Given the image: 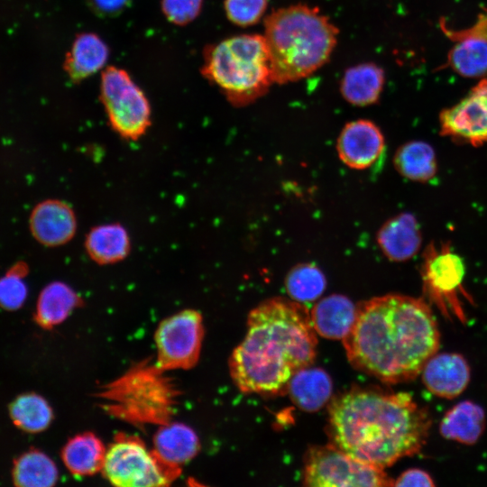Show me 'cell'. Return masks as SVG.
<instances>
[{
	"instance_id": "cell-26",
	"label": "cell",
	"mask_w": 487,
	"mask_h": 487,
	"mask_svg": "<svg viewBox=\"0 0 487 487\" xmlns=\"http://www.w3.org/2000/svg\"><path fill=\"white\" fill-rule=\"evenodd\" d=\"M393 162L401 176L413 181H429L437 171L435 151L422 141H411L401 145L394 155Z\"/></svg>"
},
{
	"instance_id": "cell-9",
	"label": "cell",
	"mask_w": 487,
	"mask_h": 487,
	"mask_svg": "<svg viewBox=\"0 0 487 487\" xmlns=\"http://www.w3.org/2000/svg\"><path fill=\"white\" fill-rule=\"evenodd\" d=\"M423 291L443 315L465 321L461 296L465 295L463 281L465 265L449 244L431 243L423 254L421 265Z\"/></svg>"
},
{
	"instance_id": "cell-32",
	"label": "cell",
	"mask_w": 487,
	"mask_h": 487,
	"mask_svg": "<svg viewBox=\"0 0 487 487\" xmlns=\"http://www.w3.org/2000/svg\"><path fill=\"white\" fill-rule=\"evenodd\" d=\"M203 0H161V11L167 20L175 25H186L201 12Z\"/></svg>"
},
{
	"instance_id": "cell-21",
	"label": "cell",
	"mask_w": 487,
	"mask_h": 487,
	"mask_svg": "<svg viewBox=\"0 0 487 487\" xmlns=\"http://www.w3.org/2000/svg\"><path fill=\"white\" fill-rule=\"evenodd\" d=\"M384 82V71L380 66L372 62L360 63L345 71L340 92L351 105L366 106L378 102Z\"/></svg>"
},
{
	"instance_id": "cell-7",
	"label": "cell",
	"mask_w": 487,
	"mask_h": 487,
	"mask_svg": "<svg viewBox=\"0 0 487 487\" xmlns=\"http://www.w3.org/2000/svg\"><path fill=\"white\" fill-rule=\"evenodd\" d=\"M180 469L161 461L135 436H119L106 451L101 473L113 485L154 487L169 485Z\"/></svg>"
},
{
	"instance_id": "cell-20",
	"label": "cell",
	"mask_w": 487,
	"mask_h": 487,
	"mask_svg": "<svg viewBox=\"0 0 487 487\" xmlns=\"http://www.w3.org/2000/svg\"><path fill=\"white\" fill-rule=\"evenodd\" d=\"M153 446L152 451L161 461L178 468L194 458L200 449L196 432L182 423H170L159 428Z\"/></svg>"
},
{
	"instance_id": "cell-23",
	"label": "cell",
	"mask_w": 487,
	"mask_h": 487,
	"mask_svg": "<svg viewBox=\"0 0 487 487\" xmlns=\"http://www.w3.org/2000/svg\"><path fill=\"white\" fill-rule=\"evenodd\" d=\"M82 305V298L70 286L62 281H53L46 285L39 295L35 320L41 327L51 328Z\"/></svg>"
},
{
	"instance_id": "cell-22",
	"label": "cell",
	"mask_w": 487,
	"mask_h": 487,
	"mask_svg": "<svg viewBox=\"0 0 487 487\" xmlns=\"http://www.w3.org/2000/svg\"><path fill=\"white\" fill-rule=\"evenodd\" d=\"M485 427V413L478 404L464 400L450 409L441 420V435L464 445L475 444Z\"/></svg>"
},
{
	"instance_id": "cell-25",
	"label": "cell",
	"mask_w": 487,
	"mask_h": 487,
	"mask_svg": "<svg viewBox=\"0 0 487 487\" xmlns=\"http://www.w3.org/2000/svg\"><path fill=\"white\" fill-rule=\"evenodd\" d=\"M292 401L301 409L316 411L332 393V381L322 369L306 367L297 372L287 385Z\"/></svg>"
},
{
	"instance_id": "cell-1",
	"label": "cell",
	"mask_w": 487,
	"mask_h": 487,
	"mask_svg": "<svg viewBox=\"0 0 487 487\" xmlns=\"http://www.w3.org/2000/svg\"><path fill=\"white\" fill-rule=\"evenodd\" d=\"M439 342L438 326L428 304L400 294L362 301L343 339L352 366L386 383L417 378L436 353Z\"/></svg>"
},
{
	"instance_id": "cell-2",
	"label": "cell",
	"mask_w": 487,
	"mask_h": 487,
	"mask_svg": "<svg viewBox=\"0 0 487 487\" xmlns=\"http://www.w3.org/2000/svg\"><path fill=\"white\" fill-rule=\"evenodd\" d=\"M332 444L354 458L385 469L418 453L432 419L406 392L354 389L335 398L328 409Z\"/></svg>"
},
{
	"instance_id": "cell-11",
	"label": "cell",
	"mask_w": 487,
	"mask_h": 487,
	"mask_svg": "<svg viewBox=\"0 0 487 487\" xmlns=\"http://www.w3.org/2000/svg\"><path fill=\"white\" fill-rule=\"evenodd\" d=\"M440 131L457 142L479 146L487 142V77L439 115Z\"/></svg>"
},
{
	"instance_id": "cell-13",
	"label": "cell",
	"mask_w": 487,
	"mask_h": 487,
	"mask_svg": "<svg viewBox=\"0 0 487 487\" xmlns=\"http://www.w3.org/2000/svg\"><path fill=\"white\" fill-rule=\"evenodd\" d=\"M384 148L381 131L373 122L365 119L347 123L336 142L340 160L354 170L371 167L381 157Z\"/></svg>"
},
{
	"instance_id": "cell-15",
	"label": "cell",
	"mask_w": 487,
	"mask_h": 487,
	"mask_svg": "<svg viewBox=\"0 0 487 487\" xmlns=\"http://www.w3.org/2000/svg\"><path fill=\"white\" fill-rule=\"evenodd\" d=\"M422 381L434 395L453 399L461 394L470 381V368L463 355L442 353L432 355L424 364Z\"/></svg>"
},
{
	"instance_id": "cell-29",
	"label": "cell",
	"mask_w": 487,
	"mask_h": 487,
	"mask_svg": "<svg viewBox=\"0 0 487 487\" xmlns=\"http://www.w3.org/2000/svg\"><path fill=\"white\" fill-rule=\"evenodd\" d=\"M326 286L323 272L312 263H301L292 268L285 280V288L291 299L299 303L317 299Z\"/></svg>"
},
{
	"instance_id": "cell-10",
	"label": "cell",
	"mask_w": 487,
	"mask_h": 487,
	"mask_svg": "<svg viewBox=\"0 0 487 487\" xmlns=\"http://www.w3.org/2000/svg\"><path fill=\"white\" fill-rule=\"evenodd\" d=\"M204 333L203 317L198 310L183 309L163 319L154 335L158 366L162 370L195 366Z\"/></svg>"
},
{
	"instance_id": "cell-12",
	"label": "cell",
	"mask_w": 487,
	"mask_h": 487,
	"mask_svg": "<svg viewBox=\"0 0 487 487\" xmlns=\"http://www.w3.org/2000/svg\"><path fill=\"white\" fill-rule=\"evenodd\" d=\"M29 229L39 244L47 247L62 246L70 242L77 233V216L66 201L44 199L32 210Z\"/></svg>"
},
{
	"instance_id": "cell-3",
	"label": "cell",
	"mask_w": 487,
	"mask_h": 487,
	"mask_svg": "<svg viewBox=\"0 0 487 487\" xmlns=\"http://www.w3.org/2000/svg\"><path fill=\"white\" fill-rule=\"evenodd\" d=\"M317 332L303 303L284 298L251 310L244 338L229 358V371L244 393H277L317 354Z\"/></svg>"
},
{
	"instance_id": "cell-30",
	"label": "cell",
	"mask_w": 487,
	"mask_h": 487,
	"mask_svg": "<svg viewBox=\"0 0 487 487\" xmlns=\"http://www.w3.org/2000/svg\"><path fill=\"white\" fill-rule=\"evenodd\" d=\"M268 6V0H225L227 19L240 27L252 26L260 22Z\"/></svg>"
},
{
	"instance_id": "cell-8",
	"label": "cell",
	"mask_w": 487,
	"mask_h": 487,
	"mask_svg": "<svg viewBox=\"0 0 487 487\" xmlns=\"http://www.w3.org/2000/svg\"><path fill=\"white\" fill-rule=\"evenodd\" d=\"M303 482L315 487H385L394 482L384 469L361 462L333 444L308 451Z\"/></svg>"
},
{
	"instance_id": "cell-16",
	"label": "cell",
	"mask_w": 487,
	"mask_h": 487,
	"mask_svg": "<svg viewBox=\"0 0 487 487\" xmlns=\"http://www.w3.org/2000/svg\"><path fill=\"white\" fill-rule=\"evenodd\" d=\"M377 243L383 254L392 262H405L421 247L422 235L416 217L402 213L386 221L377 234Z\"/></svg>"
},
{
	"instance_id": "cell-4",
	"label": "cell",
	"mask_w": 487,
	"mask_h": 487,
	"mask_svg": "<svg viewBox=\"0 0 487 487\" xmlns=\"http://www.w3.org/2000/svg\"><path fill=\"white\" fill-rule=\"evenodd\" d=\"M338 30L317 8L293 5L274 10L264 20L263 38L274 83L307 78L330 59Z\"/></svg>"
},
{
	"instance_id": "cell-35",
	"label": "cell",
	"mask_w": 487,
	"mask_h": 487,
	"mask_svg": "<svg viewBox=\"0 0 487 487\" xmlns=\"http://www.w3.org/2000/svg\"><path fill=\"white\" fill-rule=\"evenodd\" d=\"M9 272L24 277L28 272V266L24 262H18L12 266V268L9 270Z\"/></svg>"
},
{
	"instance_id": "cell-28",
	"label": "cell",
	"mask_w": 487,
	"mask_h": 487,
	"mask_svg": "<svg viewBox=\"0 0 487 487\" xmlns=\"http://www.w3.org/2000/svg\"><path fill=\"white\" fill-rule=\"evenodd\" d=\"M10 417L20 429L38 433L49 427L53 412L44 398L36 393H25L12 402Z\"/></svg>"
},
{
	"instance_id": "cell-6",
	"label": "cell",
	"mask_w": 487,
	"mask_h": 487,
	"mask_svg": "<svg viewBox=\"0 0 487 487\" xmlns=\"http://www.w3.org/2000/svg\"><path fill=\"white\" fill-rule=\"evenodd\" d=\"M99 97L112 130L128 141L142 138L152 124L150 102L129 73L115 66L101 73Z\"/></svg>"
},
{
	"instance_id": "cell-18",
	"label": "cell",
	"mask_w": 487,
	"mask_h": 487,
	"mask_svg": "<svg viewBox=\"0 0 487 487\" xmlns=\"http://www.w3.org/2000/svg\"><path fill=\"white\" fill-rule=\"evenodd\" d=\"M106 43L94 32L78 33L66 53L63 69L69 78L79 83L103 69L108 60Z\"/></svg>"
},
{
	"instance_id": "cell-33",
	"label": "cell",
	"mask_w": 487,
	"mask_h": 487,
	"mask_svg": "<svg viewBox=\"0 0 487 487\" xmlns=\"http://www.w3.org/2000/svg\"><path fill=\"white\" fill-rule=\"evenodd\" d=\"M130 0H87L92 12L101 17H113L121 14Z\"/></svg>"
},
{
	"instance_id": "cell-24",
	"label": "cell",
	"mask_w": 487,
	"mask_h": 487,
	"mask_svg": "<svg viewBox=\"0 0 487 487\" xmlns=\"http://www.w3.org/2000/svg\"><path fill=\"white\" fill-rule=\"evenodd\" d=\"M106 451L98 436L92 432H84L66 443L61 457L72 474L88 476L102 471Z\"/></svg>"
},
{
	"instance_id": "cell-27",
	"label": "cell",
	"mask_w": 487,
	"mask_h": 487,
	"mask_svg": "<svg viewBox=\"0 0 487 487\" xmlns=\"http://www.w3.org/2000/svg\"><path fill=\"white\" fill-rule=\"evenodd\" d=\"M58 476L55 463L35 449L23 454L13 468L14 482L21 487H51L56 483Z\"/></svg>"
},
{
	"instance_id": "cell-5",
	"label": "cell",
	"mask_w": 487,
	"mask_h": 487,
	"mask_svg": "<svg viewBox=\"0 0 487 487\" xmlns=\"http://www.w3.org/2000/svg\"><path fill=\"white\" fill-rule=\"evenodd\" d=\"M202 75L234 106L251 105L274 83L263 35L239 34L207 46Z\"/></svg>"
},
{
	"instance_id": "cell-17",
	"label": "cell",
	"mask_w": 487,
	"mask_h": 487,
	"mask_svg": "<svg viewBox=\"0 0 487 487\" xmlns=\"http://www.w3.org/2000/svg\"><path fill=\"white\" fill-rule=\"evenodd\" d=\"M85 251L94 262L111 265L127 258L132 242L127 229L120 223H106L89 229L85 236Z\"/></svg>"
},
{
	"instance_id": "cell-31",
	"label": "cell",
	"mask_w": 487,
	"mask_h": 487,
	"mask_svg": "<svg viewBox=\"0 0 487 487\" xmlns=\"http://www.w3.org/2000/svg\"><path fill=\"white\" fill-rule=\"evenodd\" d=\"M23 278L9 271L0 278V308L16 310L24 304L28 289Z\"/></svg>"
},
{
	"instance_id": "cell-14",
	"label": "cell",
	"mask_w": 487,
	"mask_h": 487,
	"mask_svg": "<svg viewBox=\"0 0 487 487\" xmlns=\"http://www.w3.org/2000/svg\"><path fill=\"white\" fill-rule=\"evenodd\" d=\"M455 41L447 56L451 69L466 78L487 75V14H481L477 23L462 32H453L443 26Z\"/></svg>"
},
{
	"instance_id": "cell-34",
	"label": "cell",
	"mask_w": 487,
	"mask_h": 487,
	"mask_svg": "<svg viewBox=\"0 0 487 487\" xmlns=\"http://www.w3.org/2000/svg\"><path fill=\"white\" fill-rule=\"evenodd\" d=\"M394 486H435L432 477L421 469H409L393 482Z\"/></svg>"
},
{
	"instance_id": "cell-19",
	"label": "cell",
	"mask_w": 487,
	"mask_h": 487,
	"mask_svg": "<svg viewBox=\"0 0 487 487\" xmlns=\"http://www.w3.org/2000/svg\"><path fill=\"white\" fill-rule=\"evenodd\" d=\"M356 316V307L345 296L334 294L319 300L310 311L317 334L330 339H344Z\"/></svg>"
}]
</instances>
